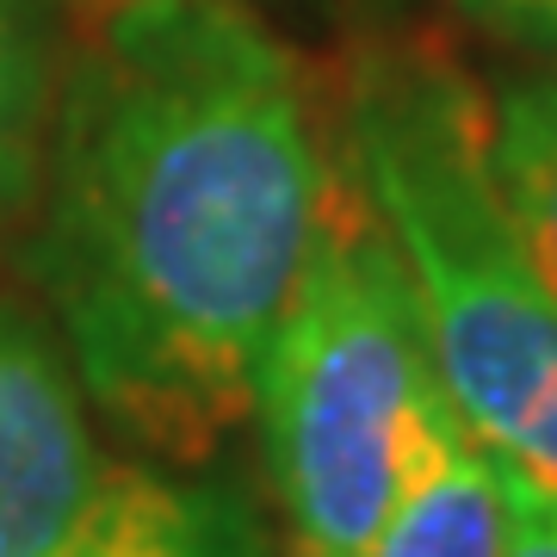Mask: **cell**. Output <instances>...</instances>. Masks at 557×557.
<instances>
[{
    "mask_svg": "<svg viewBox=\"0 0 557 557\" xmlns=\"http://www.w3.org/2000/svg\"><path fill=\"white\" fill-rule=\"evenodd\" d=\"M329 186L317 87L242 0L100 13L57 87L25 273L124 440L205 465L255 416Z\"/></svg>",
    "mask_w": 557,
    "mask_h": 557,
    "instance_id": "1",
    "label": "cell"
},
{
    "mask_svg": "<svg viewBox=\"0 0 557 557\" xmlns=\"http://www.w3.org/2000/svg\"><path fill=\"white\" fill-rule=\"evenodd\" d=\"M335 149L403 260L428 372L502 471L557 490V298L502 199L490 100L434 44H372Z\"/></svg>",
    "mask_w": 557,
    "mask_h": 557,
    "instance_id": "2",
    "label": "cell"
},
{
    "mask_svg": "<svg viewBox=\"0 0 557 557\" xmlns=\"http://www.w3.org/2000/svg\"><path fill=\"white\" fill-rule=\"evenodd\" d=\"M428 347L403 260L335 149L292 298L255 384L267 483L292 557H359L391 508L403 440L428 391Z\"/></svg>",
    "mask_w": 557,
    "mask_h": 557,
    "instance_id": "3",
    "label": "cell"
},
{
    "mask_svg": "<svg viewBox=\"0 0 557 557\" xmlns=\"http://www.w3.org/2000/svg\"><path fill=\"white\" fill-rule=\"evenodd\" d=\"M119 471L57 341L0 304V557H75Z\"/></svg>",
    "mask_w": 557,
    "mask_h": 557,
    "instance_id": "4",
    "label": "cell"
},
{
    "mask_svg": "<svg viewBox=\"0 0 557 557\" xmlns=\"http://www.w3.org/2000/svg\"><path fill=\"white\" fill-rule=\"evenodd\" d=\"M508 483L434 379L416 403L379 533L359 557H502Z\"/></svg>",
    "mask_w": 557,
    "mask_h": 557,
    "instance_id": "5",
    "label": "cell"
},
{
    "mask_svg": "<svg viewBox=\"0 0 557 557\" xmlns=\"http://www.w3.org/2000/svg\"><path fill=\"white\" fill-rule=\"evenodd\" d=\"M75 557H267V545L230 490L124 465Z\"/></svg>",
    "mask_w": 557,
    "mask_h": 557,
    "instance_id": "6",
    "label": "cell"
},
{
    "mask_svg": "<svg viewBox=\"0 0 557 557\" xmlns=\"http://www.w3.org/2000/svg\"><path fill=\"white\" fill-rule=\"evenodd\" d=\"M490 161L520 242L557 298V57L515 75L490 100Z\"/></svg>",
    "mask_w": 557,
    "mask_h": 557,
    "instance_id": "7",
    "label": "cell"
},
{
    "mask_svg": "<svg viewBox=\"0 0 557 557\" xmlns=\"http://www.w3.org/2000/svg\"><path fill=\"white\" fill-rule=\"evenodd\" d=\"M57 119V38L38 0H0V230L44 180Z\"/></svg>",
    "mask_w": 557,
    "mask_h": 557,
    "instance_id": "8",
    "label": "cell"
},
{
    "mask_svg": "<svg viewBox=\"0 0 557 557\" xmlns=\"http://www.w3.org/2000/svg\"><path fill=\"white\" fill-rule=\"evenodd\" d=\"M453 7L490 38L533 57H557V0H453Z\"/></svg>",
    "mask_w": 557,
    "mask_h": 557,
    "instance_id": "9",
    "label": "cell"
},
{
    "mask_svg": "<svg viewBox=\"0 0 557 557\" xmlns=\"http://www.w3.org/2000/svg\"><path fill=\"white\" fill-rule=\"evenodd\" d=\"M508 483V545L502 557H557V490L502 471Z\"/></svg>",
    "mask_w": 557,
    "mask_h": 557,
    "instance_id": "10",
    "label": "cell"
}]
</instances>
